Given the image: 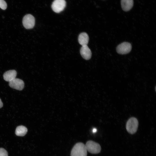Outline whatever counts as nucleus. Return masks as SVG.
<instances>
[{
	"label": "nucleus",
	"mask_w": 156,
	"mask_h": 156,
	"mask_svg": "<svg viewBox=\"0 0 156 156\" xmlns=\"http://www.w3.org/2000/svg\"><path fill=\"white\" fill-rule=\"evenodd\" d=\"M71 156H87V150L85 144L81 142L76 143L71 151Z\"/></svg>",
	"instance_id": "1"
},
{
	"label": "nucleus",
	"mask_w": 156,
	"mask_h": 156,
	"mask_svg": "<svg viewBox=\"0 0 156 156\" xmlns=\"http://www.w3.org/2000/svg\"><path fill=\"white\" fill-rule=\"evenodd\" d=\"M138 125V122L136 118L134 117L130 118L127 121L126 128L128 132L133 134L137 131Z\"/></svg>",
	"instance_id": "2"
},
{
	"label": "nucleus",
	"mask_w": 156,
	"mask_h": 156,
	"mask_svg": "<svg viewBox=\"0 0 156 156\" xmlns=\"http://www.w3.org/2000/svg\"><path fill=\"white\" fill-rule=\"evenodd\" d=\"M85 145L87 151L92 154L98 153L101 150L100 144L92 140L87 141Z\"/></svg>",
	"instance_id": "3"
},
{
	"label": "nucleus",
	"mask_w": 156,
	"mask_h": 156,
	"mask_svg": "<svg viewBox=\"0 0 156 156\" xmlns=\"http://www.w3.org/2000/svg\"><path fill=\"white\" fill-rule=\"evenodd\" d=\"M23 24L24 27L26 29L32 28L35 24L34 17L31 14L26 15L23 19Z\"/></svg>",
	"instance_id": "4"
},
{
	"label": "nucleus",
	"mask_w": 156,
	"mask_h": 156,
	"mask_svg": "<svg viewBox=\"0 0 156 156\" xmlns=\"http://www.w3.org/2000/svg\"><path fill=\"white\" fill-rule=\"evenodd\" d=\"M66 5L65 0H55L52 3L51 8L54 12L58 13L64 10Z\"/></svg>",
	"instance_id": "5"
},
{
	"label": "nucleus",
	"mask_w": 156,
	"mask_h": 156,
	"mask_svg": "<svg viewBox=\"0 0 156 156\" xmlns=\"http://www.w3.org/2000/svg\"><path fill=\"white\" fill-rule=\"evenodd\" d=\"M132 46L129 42H123L118 46L116 48L117 53L120 54H125L129 53L131 51Z\"/></svg>",
	"instance_id": "6"
},
{
	"label": "nucleus",
	"mask_w": 156,
	"mask_h": 156,
	"mask_svg": "<svg viewBox=\"0 0 156 156\" xmlns=\"http://www.w3.org/2000/svg\"><path fill=\"white\" fill-rule=\"evenodd\" d=\"M9 85L12 88L21 90L24 88V83L22 80L15 78L9 82Z\"/></svg>",
	"instance_id": "7"
},
{
	"label": "nucleus",
	"mask_w": 156,
	"mask_h": 156,
	"mask_svg": "<svg viewBox=\"0 0 156 156\" xmlns=\"http://www.w3.org/2000/svg\"><path fill=\"white\" fill-rule=\"evenodd\" d=\"M80 53L82 57L86 60H88L91 57L92 53L87 45L82 46L80 49Z\"/></svg>",
	"instance_id": "8"
},
{
	"label": "nucleus",
	"mask_w": 156,
	"mask_h": 156,
	"mask_svg": "<svg viewBox=\"0 0 156 156\" xmlns=\"http://www.w3.org/2000/svg\"><path fill=\"white\" fill-rule=\"evenodd\" d=\"M17 72L15 70H9L5 72L3 74V79L6 81L9 82L15 78Z\"/></svg>",
	"instance_id": "9"
},
{
	"label": "nucleus",
	"mask_w": 156,
	"mask_h": 156,
	"mask_svg": "<svg viewBox=\"0 0 156 156\" xmlns=\"http://www.w3.org/2000/svg\"><path fill=\"white\" fill-rule=\"evenodd\" d=\"M121 7L125 11H129L133 5V0H121Z\"/></svg>",
	"instance_id": "10"
},
{
	"label": "nucleus",
	"mask_w": 156,
	"mask_h": 156,
	"mask_svg": "<svg viewBox=\"0 0 156 156\" xmlns=\"http://www.w3.org/2000/svg\"><path fill=\"white\" fill-rule=\"evenodd\" d=\"M89 40V36L86 33L83 32L79 35L78 37V41L79 43L82 46L87 45Z\"/></svg>",
	"instance_id": "11"
},
{
	"label": "nucleus",
	"mask_w": 156,
	"mask_h": 156,
	"mask_svg": "<svg viewBox=\"0 0 156 156\" xmlns=\"http://www.w3.org/2000/svg\"><path fill=\"white\" fill-rule=\"evenodd\" d=\"M27 131V129L26 127L21 125L16 127L15 133L17 136H23L26 134Z\"/></svg>",
	"instance_id": "12"
},
{
	"label": "nucleus",
	"mask_w": 156,
	"mask_h": 156,
	"mask_svg": "<svg viewBox=\"0 0 156 156\" xmlns=\"http://www.w3.org/2000/svg\"><path fill=\"white\" fill-rule=\"evenodd\" d=\"M7 7V4L4 0H0V8L3 10L6 9Z\"/></svg>",
	"instance_id": "13"
},
{
	"label": "nucleus",
	"mask_w": 156,
	"mask_h": 156,
	"mask_svg": "<svg viewBox=\"0 0 156 156\" xmlns=\"http://www.w3.org/2000/svg\"><path fill=\"white\" fill-rule=\"evenodd\" d=\"M0 156H8L7 152L3 148H0Z\"/></svg>",
	"instance_id": "14"
},
{
	"label": "nucleus",
	"mask_w": 156,
	"mask_h": 156,
	"mask_svg": "<svg viewBox=\"0 0 156 156\" xmlns=\"http://www.w3.org/2000/svg\"><path fill=\"white\" fill-rule=\"evenodd\" d=\"M3 106V104L1 101V100L0 99V108H1Z\"/></svg>",
	"instance_id": "15"
},
{
	"label": "nucleus",
	"mask_w": 156,
	"mask_h": 156,
	"mask_svg": "<svg viewBox=\"0 0 156 156\" xmlns=\"http://www.w3.org/2000/svg\"><path fill=\"white\" fill-rule=\"evenodd\" d=\"M96 129L95 128H94L93 129L92 131L93 133H95L96 131Z\"/></svg>",
	"instance_id": "16"
}]
</instances>
